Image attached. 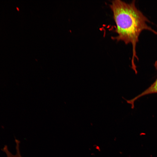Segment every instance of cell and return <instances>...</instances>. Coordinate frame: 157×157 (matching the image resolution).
<instances>
[{"instance_id":"3957f363","label":"cell","mask_w":157,"mask_h":157,"mask_svg":"<svg viewBox=\"0 0 157 157\" xmlns=\"http://www.w3.org/2000/svg\"><path fill=\"white\" fill-rule=\"evenodd\" d=\"M16 144V153L15 154H13L9 150L7 145H6L2 149V151L5 154L6 157H22L21 154L20 149V141L15 139Z\"/></svg>"},{"instance_id":"6da1fadb","label":"cell","mask_w":157,"mask_h":157,"mask_svg":"<svg viewBox=\"0 0 157 157\" xmlns=\"http://www.w3.org/2000/svg\"><path fill=\"white\" fill-rule=\"evenodd\" d=\"M110 6L113 13L116 25L115 32L117 34L113 37V39L122 41L126 44H132V68L135 70L136 67L134 63L135 59L138 60L136 47L140 34L143 31L146 30L157 35V31L148 25L147 23L150 21L137 8L135 0L130 3L121 0H113Z\"/></svg>"},{"instance_id":"7a4b0ae2","label":"cell","mask_w":157,"mask_h":157,"mask_svg":"<svg viewBox=\"0 0 157 157\" xmlns=\"http://www.w3.org/2000/svg\"><path fill=\"white\" fill-rule=\"evenodd\" d=\"M154 65L155 68L157 70V60L155 62ZM157 93V77L155 81L147 89L132 99L126 100V102L131 105L132 108H133L135 102L140 98L147 95Z\"/></svg>"}]
</instances>
